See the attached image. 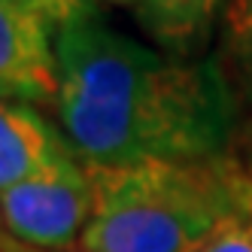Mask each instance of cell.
<instances>
[{
    "mask_svg": "<svg viewBox=\"0 0 252 252\" xmlns=\"http://www.w3.org/2000/svg\"><path fill=\"white\" fill-rule=\"evenodd\" d=\"M191 252H252V219H234L222 225Z\"/></svg>",
    "mask_w": 252,
    "mask_h": 252,
    "instance_id": "cell-8",
    "label": "cell"
},
{
    "mask_svg": "<svg viewBox=\"0 0 252 252\" xmlns=\"http://www.w3.org/2000/svg\"><path fill=\"white\" fill-rule=\"evenodd\" d=\"M88 167L94 213L79 252H191L234 219H252V173L231 152L201 161Z\"/></svg>",
    "mask_w": 252,
    "mask_h": 252,
    "instance_id": "cell-2",
    "label": "cell"
},
{
    "mask_svg": "<svg viewBox=\"0 0 252 252\" xmlns=\"http://www.w3.org/2000/svg\"><path fill=\"white\" fill-rule=\"evenodd\" d=\"M40 6H43V19L49 22L52 31H61L79 19L94 15L92 0H40Z\"/></svg>",
    "mask_w": 252,
    "mask_h": 252,
    "instance_id": "cell-9",
    "label": "cell"
},
{
    "mask_svg": "<svg viewBox=\"0 0 252 252\" xmlns=\"http://www.w3.org/2000/svg\"><path fill=\"white\" fill-rule=\"evenodd\" d=\"M12 3H19V6H25V9H31V12H37L40 19H43V6H40V0H12ZM46 22V19H43ZM49 25V22H46Z\"/></svg>",
    "mask_w": 252,
    "mask_h": 252,
    "instance_id": "cell-11",
    "label": "cell"
},
{
    "mask_svg": "<svg viewBox=\"0 0 252 252\" xmlns=\"http://www.w3.org/2000/svg\"><path fill=\"white\" fill-rule=\"evenodd\" d=\"M216 64L237 110L252 106V0H225Z\"/></svg>",
    "mask_w": 252,
    "mask_h": 252,
    "instance_id": "cell-7",
    "label": "cell"
},
{
    "mask_svg": "<svg viewBox=\"0 0 252 252\" xmlns=\"http://www.w3.org/2000/svg\"><path fill=\"white\" fill-rule=\"evenodd\" d=\"M0 252H55V249H37V246H25L19 240H12L6 231H0Z\"/></svg>",
    "mask_w": 252,
    "mask_h": 252,
    "instance_id": "cell-10",
    "label": "cell"
},
{
    "mask_svg": "<svg viewBox=\"0 0 252 252\" xmlns=\"http://www.w3.org/2000/svg\"><path fill=\"white\" fill-rule=\"evenodd\" d=\"M0 85L28 103L58 97L55 31L12 0H0Z\"/></svg>",
    "mask_w": 252,
    "mask_h": 252,
    "instance_id": "cell-4",
    "label": "cell"
},
{
    "mask_svg": "<svg viewBox=\"0 0 252 252\" xmlns=\"http://www.w3.org/2000/svg\"><path fill=\"white\" fill-rule=\"evenodd\" d=\"M0 231H3V225H0Z\"/></svg>",
    "mask_w": 252,
    "mask_h": 252,
    "instance_id": "cell-15",
    "label": "cell"
},
{
    "mask_svg": "<svg viewBox=\"0 0 252 252\" xmlns=\"http://www.w3.org/2000/svg\"><path fill=\"white\" fill-rule=\"evenodd\" d=\"M110 3H134V0H110Z\"/></svg>",
    "mask_w": 252,
    "mask_h": 252,
    "instance_id": "cell-14",
    "label": "cell"
},
{
    "mask_svg": "<svg viewBox=\"0 0 252 252\" xmlns=\"http://www.w3.org/2000/svg\"><path fill=\"white\" fill-rule=\"evenodd\" d=\"M70 155L73 149L64 131L33 103L0 100V194Z\"/></svg>",
    "mask_w": 252,
    "mask_h": 252,
    "instance_id": "cell-5",
    "label": "cell"
},
{
    "mask_svg": "<svg viewBox=\"0 0 252 252\" xmlns=\"http://www.w3.org/2000/svg\"><path fill=\"white\" fill-rule=\"evenodd\" d=\"M55 113L92 167L201 161L228 152L237 122L216 58L179 61L88 15L55 31Z\"/></svg>",
    "mask_w": 252,
    "mask_h": 252,
    "instance_id": "cell-1",
    "label": "cell"
},
{
    "mask_svg": "<svg viewBox=\"0 0 252 252\" xmlns=\"http://www.w3.org/2000/svg\"><path fill=\"white\" fill-rule=\"evenodd\" d=\"M0 100H12V94L6 92V88H3V85H0Z\"/></svg>",
    "mask_w": 252,
    "mask_h": 252,
    "instance_id": "cell-13",
    "label": "cell"
},
{
    "mask_svg": "<svg viewBox=\"0 0 252 252\" xmlns=\"http://www.w3.org/2000/svg\"><path fill=\"white\" fill-rule=\"evenodd\" d=\"M134 19L170 58L197 61L207 49L225 0H134Z\"/></svg>",
    "mask_w": 252,
    "mask_h": 252,
    "instance_id": "cell-6",
    "label": "cell"
},
{
    "mask_svg": "<svg viewBox=\"0 0 252 252\" xmlns=\"http://www.w3.org/2000/svg\"><path fill=\"white\" fill-rule=\"evenodd\" d=\"M94 213L88 167L76 155L0 194V225L12 240L37 249L70 252Z\"/></svg>",
    "mask_w": 252,
    "mask_h": 252,
    "instance_id": "cell-3",
    "label": "cell"
},
{
    "mask_svg": "<svg viewBox=\"0 0 252 252\" xmlns=\"http://www.w3.org/2000/svg\"><path fill=\"white\" fill-rule=\"evenodd\" d=\"M243 164H246V170L252 173V128H249V140H246V158H240Z\"/></svg>",
    "mask_w": 252,
    "mask_h": 252,
    "instance_id": "cell-12",
    "label": "cell"
}]
</instances>
